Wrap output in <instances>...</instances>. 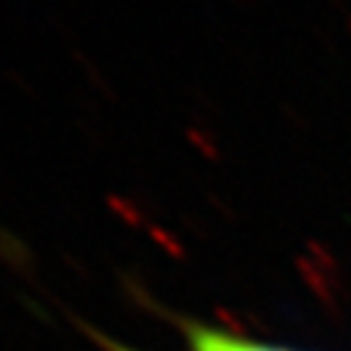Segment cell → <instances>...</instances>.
<instances>
[{
  "mask_svg": "<svg viewBox=\"0 0 351 351\" xmlns=\"http://www.w3.org/2000/svg\"><path fill=\"white\" fill-rule=\"evenodd\" d=\"M346 28H348V34H351V17H346Z\"/></svg>",
  "mask_w": 351,
  "mask_h": 351,
  "instance_id": "cell-4",
  "label": "cell"
},
{
  "mask_svg": "<svg viewBox=\"0 0 351 351\" xmlns=\"http://www.w3.org/2000/svg\"><path fill=\"white\" fill-rule=\"evenodd\" d=\"M186 138L197 152H202V158H208V160H219L221 158V149H219V141L213 138V133H208L202 128H189Z\"/></svg>",
  "mask_w": 351,
  "mask_h": 351,
  "instance_id": "cell-2",
  "label": "cell"
},
{
  "mask_svg": "<svg viewBox=\"0 0 351 351\" xmlns=\"http://www.w3.org/2000/svg\"><path fill=\"white\" fill-rule=\"evenodd\" d=\"M89 335H95V340H97L106 351H141V348H133V346H128V343H119V340H114V337H108V335H103V332H97V329H89Z\"/></svg>",
  "mask_w": 351,
  "mask_h": 351,
  "instance_id": "cell-3",
  "label": "cell"
},
{
  "mask_svg": "<svg viewBox=\"0 0 351 351\" xmlns=\"http://www.w3.org/2000/svg\"><path fill=\"white\" fill-rule=\"evenodd\" d=\"M183 332L189 335L191 351H296V348H285V346H274V343L241 337L230 329L208 326L199 321H183Z\"/></svg>",
  "mask_w": 351,
  "mask_h": 351,
  "instance_id": "cell-1",
  "label": "cell"
}]
</instances>
